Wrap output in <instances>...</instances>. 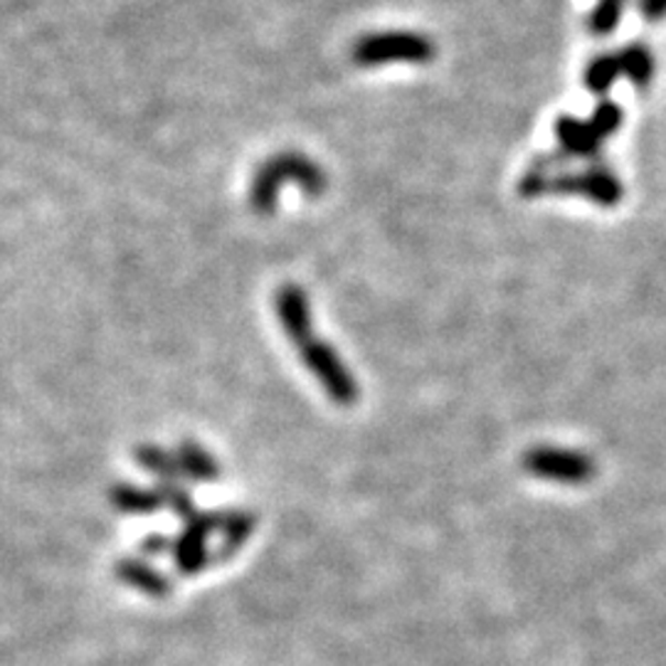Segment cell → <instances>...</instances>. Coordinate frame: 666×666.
<instances>
[{"label":"cell","mask_w":666,"mask_h":666,"mask_svg":"<svg viewBox=\"0 0 666 666\" xmlns=\"http://www.w3.org/2000/svg\"><path fill=\"white\" fill-rule=\"evenodd\" d=\"M277 311L284 324L287 336L297 343L307 368L314 370V376L321 380V385H324L331 398L343 405L356 400L358 395L356 380H353V376H348V370L343 368V363L339 361L336 353H333V348H329L326 343L316 336L314 329H311L307 299L294 284L291 287L287 284L282 291H279Z\"/></svg>","instance_id":"6da1fadb"},{"label":"cell","mask_w":666,"mask_h":666,"mask_svg":"<svg viewBox=\"0 0 666 666\" xmlns=\"http://www.w3.org/2000/svg\"><path fill=\"white\" fill-rule=\"evenodd\" d=\"M297 183L311 195H319L326 185V175L316 161L301 153H279L259 165L253 185H249V203L257 213H269L282 191V183Z\"/></svg>","instance_id":"7a4b0ae2"},{"label":"cell","mask_w":666,"mask_h":666,"mask_svg":"<svg viewBox=\"0 0 666 666\" xmlns=\"http://www.w3.org/2000/svg\"><path fill=\"white\" fill-rule=\"evenodd\" d=\"M351 60L358 67H380L395 62L428 65L434 60V43L412 30H388V33H368L351 47Z\"/></svg>","instance_id":"3957f363"},{"label":"cell","mask_w":666,"mask_h":666,"mask_svg":"<svg viewBox=\"0 0 666 666\" xmlns=\"http://www.w3.org/2000/svg\"><path fill=\"white\" fill-rule=\"evenodd\" d=\"M524 466L540 479L563 484H586L595 474V464L586 454L556 447H536L524 456Z\"/></svg>","instance_id":"277c9868"},{"label":"cell","mask_w":666,"mask_h":666,"mask_svg":"<svg viewBox=\"0 0 666 666\" xmlns=\"http://www.w3.org/2000/svg\"><path fill=\"white\" fill-rule=\"evenodd\" d=\"M548 191L580 193L602 205H615L622 197V185L610 171H588L582 175H576V179H558V181H538L536 175H530V179H526L522 185L524 195H538Z\"/></svg>","instance_id":"5b68a950"},{"label":"cell","mask_w":666,"mask_h":666,"mask_svg":"<svg viewBox=\"0 0 666 666\" xmlns=\"http://www.w3.org/2000/svg\"><path fill=\"white\" fill-rule=\"evenodd\" d=\"M620 121H622V114L615 104H605V107L598 109L595 119L590 123L576 119H560L558 139L563 143V149L570 153L592 155L598 151V146L620 127Z\"/></svg>","instance_id":"8992f818"},{"label":"cell","mask_w":666,"mask_h":666,"mask_svg":"<svg viewBox=\"0 0 666 666\" xmlns=\"http://www.w3.org/2000/svg\"><path fill=\"white\" fill-rule=\"evenodd\" d=\"M119 576H121L123 582H127V586L146 592V595L161 598L171 588L169 580H165L159 570H153L149 566H141V563H123L119 568Z\"/></svg>","instance_id":"52a82bcc"},{"label":"cell","mask_w":666,"mask_h":666,"mask_svg":"<svg viewBox=\"0 0 666 666\" xmlns=\"http://www.w3.org/2000/svg\"><path fill=\"white\" fill-rule=\"evenodd\" d=\"M620 10H622V0H602L598 13L592 15V28H595V33L605 35L612 33V28L620 20Z\"/></svg>","instance_id":"ba28073f"},{"label":"cell","mask_w":666,"mask_h":666,"mask_svg":"<svg viewBox=\"0 0 666 666\" xmlns=\"http://www.w3.org/2000/svg\"><path fill=\"white\" fill-rule=\"evenodd\" d=\"M642 13L652 20L666 15V0H642Z\"/></svg>","instance_id":"9c48e42d"}]
</instances>
